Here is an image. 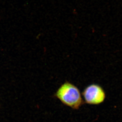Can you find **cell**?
<instances>
[{
  "label": "cell",
  "mask_w": 122,
  "mask_h": 122,
  "mask_svg": "<svg viewBox=\"0 0 122 122\" xmlns=\"http://www.w3.org/2000/svg\"><path fill=\"white\" fill-rule=\"evenodd\" d=\"M55 96L64 105L73 110L79 109L84 102L78 88L68 81L60 86Z\"/></svg>",
  "instance_id": "obj_1"
},
{
  "label": "cell",
  "mask_w": 122,
  "mask_h": 122,
  "mask_svg": "<svg viewBox=\"0 0 122 122\" xmlns=\"http://www.w3.org/2000/svg\"><path fill=\"white\" fill-rule=\"evenodd\" d=\"M83 101L89 105H98L105 101L106 93L102 87L98 84H89L82 93Z\"/></svg>",
  "instance_id": "obj_2"
}]
</instances>
